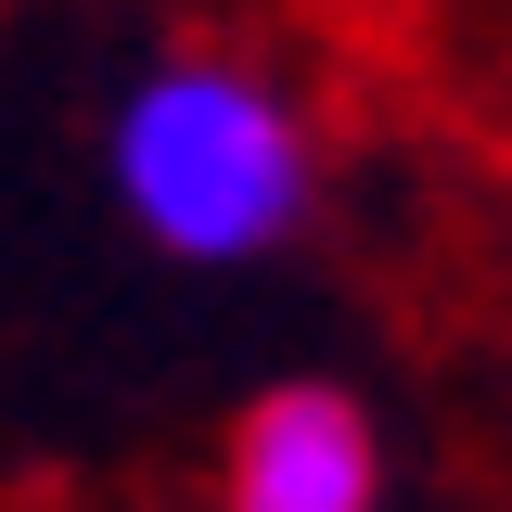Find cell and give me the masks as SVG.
I'll return each instance as SVG.
<instances>
[{"label": "cell", "instance_id": "obj_1", "mask_svg": "<svg viewBox=\"0 0 512 512\" xmlns=\"http://www.w3.org/2000/svg\"><path fill=\"white\" fill-rule=\"evenodd\" d=\"M103 192L167 269H256L320 218V116L256 52H154L103 116Z\"/></svg>", "mask_w": 512, "mask_h": 512}, {"label": "cell", "instance_id": "obj_2", "mask_svg": "<svg viewBox=\"0 0 512 512\" xmlns=\"http://www.w3.org/2000/svg\"><path fill=\"white\" fill-rule=\"evenodd\" d=\"M218 512H384V423L359 384L282 372L218 436Z\"/></svg>", "mask_w": 512, "mask_h": 512}]
</instances>
